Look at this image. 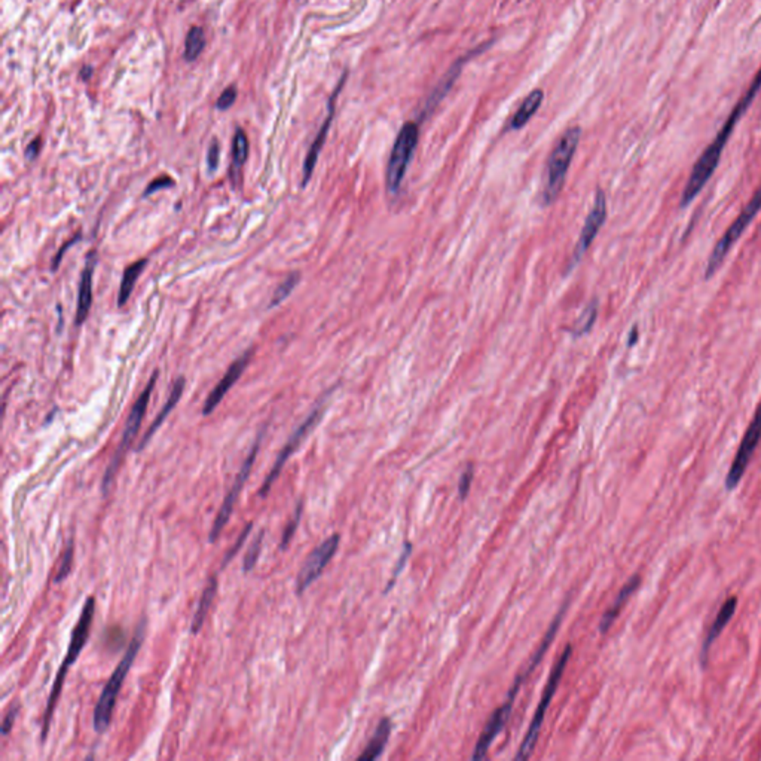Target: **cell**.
Returning <instances> with one entry per match:
<instances>
[{
  "instance_id": "38",
  "label": "cell",
  "mask_w": 761,
  "mask_h": 761,
  "mask_svg": "<svg viewBox=\"0 0 761 761\" xmlns=\"http://www.w3.org/2000/svg\"><path fill=\"white\" fill-rule=\"evenodd\" d=\"M219 159H220V146H219L217 140H215L213 143H211V146H210L208 153H207V166H208L210 171L217 170Z\"/></svg>"
},
{
  "instance_id": "34",
  "label": "cell",
  "mask_w": 761,
  "mask_h": 761,
  "mask_svg": "<svg viewBox=\"0 0 761 761\" xmlns=\"http://www.w3.org/2000/svg\"><path fill=\"white\" fill-rule=\"evenodd\" d=\"M473 466H468L466 468L464 473H462L461 479H459V484H458V493H459V498L461 500H466V497L470 493V486H471V482H473Z\"/></svg>"
},
{
  "instance_id": "16",
  "label": "cell",
  "mask_w": 761,
  "mask_h": 761,
  "mask_svg": "<svg viewBox=\"0 0 761 761\" xmlns=\"http://www.w3.org/2000/svg\"><path fill=\"white\" fill-rule=\"evenodd\" d=\"M485 46H477V50L473 51V52H468L466 57H461V59H458L454 66L451 67V69L446 72V75L443 76V79L439 82V85L436 86V90L431 92V95L428 97L426 106H424L422 109V113L419 117V121H424V118H427L428 115L433 112V109H436V106L445 99V95L449 92V90L454 86L457 78L459 76L461 70H462V66H464L468 59H471V57H475L476 54H479L480 51H484Z\"/></svg>"
},
{
  "instance_id": "3",
  "label": "cell",
  "mask_w": 761,
  "mask_h": 761,
  "mask_svg": "<svg viewBox=\"0 0 761 761\" xmlns=\"http://www.w3.org/2000/svg\"><path fill=\"white\" fill-rule=\"evenodd\" d=\"M94 613H95V598H94V596H88V598H86V601H85V604H83V609L81 611L79 620H78V623H76L75 629H73L72 640H70V644H69V649H67L66 658L61 663L59 672H57V677H55V681H54L51 695H50V698H48L45 715H43V726H42V742L46 740L48 733H50V724H51V720H52V714H54V709L57 706V702H59V699L61 696L63 684H64L67 672H69L72 664L76 660H78L81 651L83 650V647L86 645V641H88V638H90V631H91V624H92V619H94Z\"/></svg>"
},
{
  "instance_id": "26",
  "label": "cell",
  "mask_w": 761,
  "mask_h": 761,
  "mask_svg": "<svg viewBox=\"0 0 761 761\" xmlns=\"http://www.w3.org/2000/svg\"><path fill=\"white\" fill-rule=\"evenodd\" d=\"M596 317H598V302L592 301L584 308L583 313L579 315V319L575 320V323L568 330H570V333L574 336V338H582V336L587 335L592 330V327L596 322Z\"/></svg>"
},
{
  "instance_id": "2",
  "label": "cell",
  "mask_w": 761,
  "mask_h": 761,
  "mask_svg": "<svg viewBox=\"0 0 761 761\" xmlns=\"http://www.w3.org/2000/svg\"><path fill=\"white\" fill-rule=\"evenodd\" d=\"M146 619H141L136 632H134V637L128 645L127 651H125L123 658L121 659V662L118 663L117 669L113 671L110 680L108 681V684H106L101 695H100V699L97 702V705H95L94 708V730L97 731V733H103V731H106L109 729L110 726V721H112V717H113V709H115V705H117V699H118V695L119 691L123 686V681L125 678H127L128 672L132 666L134 660H136L137 654H139V650L141 649L143 645V641H144V635H146Z\"/></svg>"
},
{
  "instance_id": "28",
  "label": "cell",
  "mask_w": 761,
  "mask_h": 761,
  "mask_svg": "<svg viewBox=\"0 0 761 761\" xmlns=\"http://www.w3.org/2000/svg\"><path fill=\"white\" fill-rule=\"evenodd\" d=\"M301 281V274L299 273H292L288 277L284 278V281L277 287V290L274 292L271 301H269V308H274V306H278L283 301H286L288 296H290V293L293 292V288L299 284Z\"/></svg>"
},
{
  "instance_id": "36",
  "label": "cell",
  "mask_w": 761,
  "mask_h": 761,
  "mask_svg": "<svg viewBox=\"0 0 761 761\" xmlns=\"http://www.w3.org/2000/svg\"><path fill=\"white\" fill-rule=\"evenodd\" d=\"M235 100H237L235 86H229V88H226L220 94V97L217 99V103H216V108L219 110H226L235 103Z\"/></svg>"
},
{
  "instance_id": "17",
  "label": "cell",
  "mask_w": 761,
  "mask_h": 761,
  "mask_svg": "<svg viewBox=\"0 0 761 761\" xmlns=\"http://www.w3.org/2000/svg\"><path fill=\"white\" fill-rule=\"evenodd\" d=\"M95 262H97V255L95 252H90L86 256L85 268L81 277L79 284V296H78V311H76V324H82L92 305V275L95 269Z\"/></svg>"
},
{
  "instance_id": "25",
  "label": "cell",
  "mask_w": 761,
  "mask_h": 761,
  "mask_svg": "<svg viewBox=\"0 0 761 761\" xmlns=\"http://www.w3.org/2000/svg\"><path fill=\"white\" fill-rule=\"evenodd\" d=\"M247 158H248V140L246 132L241 128H238L235 131L234 143H233V167H230V175H233L234 179L239 175V171L243 168Z\"/></svg>"
},
{
  "instance_id": "29",
  "label": "cell",
  "mask_w": 761,
  "mask_h": 761,
  "mask_svg": "<svg viewBox=\"0 0 761 761\" xmlns=\"http://www.w3.org/2000/svg\"><path fill=\"white\" fill-rule=\"evenodd\" d=\"M264 537H265V531L262 529L261 533H259L255 538L253 542L250 543V547L248 551L244 556V561H243V570L244 573H250L255 568L257 560H259V555H261V548H262V543H264Z\"/></svg>"
},
{
  "instance_id": "33",
  "label": "cell",
  "mask_w": 761,
  "mask_h": 761,
  "mask_svg": "<svg viewBox=\"0 0 761 761\" xmlns=\"http://www.w3.org/2000/svg\"><path fill=\"white\" fill-rule=\"evenodd\" d=\"M411 553H412V544L406 543V546H404V547H403V552H402V555H400V557H399V561H397L396 566H394V570H393V575H391V579H390V582H388L387 587H385V592H388V591H391V587L394 586V583H396V580H397V577H399V574H400V573H402V570H403V566H404V565H406V562H408V557L411 556Z\"/></svg>"
},
{
  "instance_id": "37",
  "label": "cell",
  "mask_w": 761,
  "mask_h": 761,
  "mask_svg": "<svg viewBox=\"0 0 761 761\" xmlns=\"http://www.w3.org/2000/svg\"><path fill=\"white\" fill-rule=\"evenodd\" d=\"M79 239H81V234H76V235H75V237H73L72 239H69V241H66V243H64V244L61 246V248L59 250V252H57V253H55V256H54V261H52V264H51V269H52V271H54V273L57 271V269H59V266H60V264H61V261H63V256H64V253H66V252H67V250H69V248H70L72 246H75V243H78V241H79Z\"/></svg>"
},
{
  "instance_id": "42",
  "label": "cell",
  "mask_w": 761,
  "mask_h": 761,
  "mask_svg": "<svg viewBox=\"0 0 761 761\" xmlns=\"http://www.w3.org/2000/svg\"><path fill=\"white\" fill-rule=\"evenodd\" d=\"M637 341H638V329H637V326H635L633 329H632V332L629 333V342H628V345L632 346V345L637 344Z\"/></svg>"
},
{
  "instance_id": "19",
  "label": "cell",
  "mask_w": 761,
  "mask_h": 761,
  "mask_svg": "<svg viewBox=\"0 0 761 761\" xmlns=\"http://www.w3.org/2000/svg\"><path fill=\"white\" fill-rule=\"evenodd\" d=\"M640 583H641L640 575H635V577H632V579H631L628 583H626V584L622 587V591L619 592L617 598L614 600L613 605H611L610 609L606 610V613L602 615L601 623H600V632H601V633L609 632V629L611 628V624L614 623L615 619H617L619 613L622 611L623 605L626 604V601H628V600L631 598V595L638 589Z\"/></svg>"
},
{
  "instance_id": "8",
  "label": "cell",
  "mask_w": 761,
  "mask_h": 761,
  "mask_svg": "<svg viewBox=\"0 0 761 761\" xmlns=\"http://www.w3.org/2000/svg\"><path fill=\"white\" fill-rule=\"evenodd\" d=\"M760 210H761V185L755 190L753 198L749 199L748 204L744 207V210L740 211V215L735 219L733 224L729 226V229L718 239L714 250L711 252L706 269H705V278H711L718 271V268L721 266L722 262H724V259L731 250V247L735 246L736 241L742 237V234L745 233V229L748 228L751 221H753V219L758 215Z\"/></svg>"
},
{
  "instance_id": "18",
  "label": "cell",
  "mask_w": 761,
  "mask_h": 761,
  "mask_svg": "<svg viewBox=\"0 0 761 761\" xmlns=\"http://www.w3.org/2000/svg\"><path fill=\"white\" fill-rule=\"evenodd\" d=\"M183 390H185V378H181V377H180V378L175 382V385H172V388H171V391H170V396H168V399H167V403L164 404L162 409H161V412L158 413V417L155 418V421H153V422L150 424V427L148 428V431L144 433V436H143L141 442L139 443V446H137V452H140L143 448H146V445L150 442V439L153 437V435H155V433L159 430V427L162 426L164 421L167 419V417L170 415L171 411L176 408V404L179 403V400H180V397H181V394H183Z\"/></svg>"
},
{
  "instance_id": "14",
  "label": "cell",
  "mask_w": 761,
  "mask_h": 761,
  "mask_svg": "<svg viewBox=\"0 0 761 761\" xmlns=\"http://www.w3.org/2000/svg\"><path fill=\"white\" fill-rule=\"evenodd\" d=\"M253 357V348H248L246 350L244 354H241L239 357L229 366V369L226 370V373L224 375V378L220 379V382L216 385V387L213 388V391H211L208 394V397L206 399V403L204 406H202V413L204 415H210L211 412H215V409L219 406L220 402L224 400V397L226 396V393L234 387V384L241 378V375H243V372L246 370V368L248 366L250 360H252Z\"/></svg>"
},
{
  "instance_id": "27",
  "label": "cell",
  "mask_w": 761,
  "mask_h": 761,
  "mask_svg": "<svg viewBox=\"0 0 761 761\" xmlns=\"http://www.w3.org/2000/svg\"><path fill=\"white\" fill-rule=\"evenodd\" d=\"M206 48V33L201 27L195 26L188 32L185 42V59L186 61H195Z\"/></svg>"
},
{
  "instance_id": "24",
  "label": "cell",
  "mask_w": 761,
  "mask_h": 761,
  "mask_svg": "<svg viewBox=\"0 0 761 761\" xmlns=\"http://www.w3.org/2000/svg\"><path fill=\"white\" fill-rule=\"evenodd\" d=\"M146 265H148L146 259H140V261L131 264L130 266H127V269H125L121 287H119V293H118V306H123L128 302L130 296L134 290V286H136L139 277L144 271V266Z\"/></svg>"
},
{
  "instance_id": "21",
  "label": "cell",
  "mask_w": 761,
  "mask_h": 761,
  "mask_svg": "<svg viewBox=\"0 0 761 761\" xmlns=\"http://www.w3.org/2000/svg\"><path fill=\"white\" fill-rule=\"evenodd\" d=\"M217 584H219L217 583V575H213L210 579V582L207 583L206 589L202 591L201 600H199L198 606H197V611H195L194 619H192V623H190V632L194 635H197L199 632V629L202 628V624H204L207 614H208L211 605H213V601L216 598Z\"/></svg>"
},
{
  "instance_id": "5",
  "label": "cell",
  "mask_w": 761,
  "mask_h": 761,
  "mask_svg": "<svg viewBox=\"0 0 761 761\" xmlns=\"http://www.w3.org/2000/svg\"><path fill=\"white\" fill-rule=\"evenodd\" d=\"M157 379H158V370L153 372L150 381L148 382V385L144 387L143 393L139 396L137 402L134 403V406L131 408L128 419H127V422H125V428H123V433H122V439L119 442V446H118L117 452H115L110 464L108 466V468H106V471H104L103 482H101L103 494H106L109 491L115 476H117V473H118L119 466H121V462H122L125 454H127V451L131 446L132 440L136 439V436H137L139 428H140L143 418H144V413H146V409H148L150 394H152L153 387H155V384H157Z\"/></svg>"
},
{
  "instance_id": "4",
  "label": "cell",
  "mask_w": 761,
  "mask_h": 761,
  "mask_svg": "<svg viewBox=\"0 0 761 761\" xmlns=\"http://www.w3.org/2000/svg\"><path fill=\"white\" fill-rule=\"evenodd\" d=\"M582 130L579 127H573L566 130L564 136L556 143L553 148L551 157L547 161V176H546V186L543 190V201L544 206H551L556 201L557 195L564 188V183L566 179V172L570 170L571 161L574 158V153L577 150V146L580 143Z\"/></svg>"
},
{
  "instance_id": "22",
  "label": "cell",
  "mask_w": 761,
  "mask_h": 761,
  "mask_svg": "<svg viewBox=\"0 0 761 761\" xmlns=\"http://www.w3.org/2000/svg\"><path fill=\"white\" fill-rule=\"evenodd\" d=\"M391 729H393L391 720L390 718H382L381 722L378 724V727H377V730H375V733H373L370 742L368 744V747H366V749L360 754L359 760L372 761L375 758H378L382 754L385 745L388 744Z\"/></svg>"
},
{
  "instance_id": "15",
  "label": "cell",
  "mask_w": 761,
  "mask_h": 761,
  "mask_svg": "<svg viewBox=\"0 0 761 761\" xmlns=\"http://www.w3.org/2000/svg\"><path fill=\"white\" fill-rule=\"evenodd\" d=\"M346 79V73H344V76L341 78V81L338 82V86H336V90L333 91L332 97L329 100V115H327L322 128L319 131V134H317V137L314 139L313 144L310 150H308L306 153V158H305V162H304V175H302V188H305L308 185V181L311 180L313 177V172H314V168L317 166V161H319V155L320 152L324 146V141H326V137H327V132H329V128L332 125V121H333V115H335V101L336 99H338V94L341 92L342 86H344V82Z\"/></svg>"
},
{
  "instance_id": "9",
  "label": "cell",
  "mask_w": 761,
  "mask_h": 761,
  "mask_svg": "<svg viewBox=\"0 0 761 761\" xmlns=\"http://www.w3.org/2000/svg\"><path fill=\"white\" fill-rule=\"evenodd\" d=\"M261 439H262V436H259V437L256 439V442L253 443L252 451H250V454L247 455V458H246V461H244V464L241 466V468H239V471H238V475H237V477H235V480H234V484H233V488L229 489L228 495L225 497L224 503H221V506H220V510H219V513H217V516H216V519H215L213 526H211V529H210V537H208V538H210V543H215V542L217 540L219 535H220V533L224 531V528H225L226 524L229 522L230 516H233V512H234V507H235L237 500H238V497H239V494H241V491H243L247 479L250 477V473H252V468H253V464H255V461H256L259 448H261Z\"/></svg>"
},
{
  "instance_id": "20",
  "label": "cell",
  "mask_w": 761,
  "mask_h": 761,
  "mask_svg": "<svg viewBox=\"0 0 761 761\" xmlns=\"http://www.w3.org/2000/svg\"><path fill=\"white\" fill-rule=\"evenodd\" d=\"M544 100V92L542 90H534L529 92L525 100L522 101L521 108H519L516 110V113L513 115L512 121H510V130H521L524 128L525 125L529 122V119H531L534 115L537 113V110L540 109V106Z\"/></svg>"
},
{
  "instance_id": "35",
  "label": "cell",
  "mask_w": 761,
  "mask_h": 761,
  "mask_svg": "<svg viewBox=\"0 0 761 761\" xmlns=\"http://www.w3.org/2000/svg\"><path fill=\"white\" fill-rule=\"evenodd\" d=\"M172 185H175V181H172V179H170L168 176H161L155 180H152L146 190H144V197H149L152 194H155V192L161 190V189H167V188H172Z\"/></svg>"
},
{
  "instance_id": "11",
  "label": "cell",
  "mask_w": 761,
  "mask_h": 761,
  "mask_svg": "<svg viewBox=\"0 0 761 761\" xmlns=\"http://www.w3.org/2000/svg\"><path fill=\"white\" fill-rule=\"evenodd\" d=\"M339 542H341L339 534H333L327 538V540H324L320 546H317L310 553V556L306 557V561L302 565L296 579L297 595H302L308 587H310L323 574L324 568L332 561V557L335 556L336 551H338Z\"/></svg>"
},
{
  "instance_id": "12",
  "label": "cell",
  "mask_w": 761,
  "mask_h": 761,
  "mask_svg": "<svg viewBox=\"0 0 761 761\" xmlns=\"http://www.w3.org/2000/svg\"><path fill=\"white\" fill-rule=\"evenodd\" d=\"M761 439V400L757 406V411L754 413L753 421L749 422L748 430L745 433L744 439L740 442V446L736 452V457L731 462V467L729 470V475L726 477V486L729 489H735L740 482L742 476H744L745 470L749 464L751 458H753L754 452L758 446Z\"/></svg>"
},
{
  "instance_id": "10",
  "label": "cell",
  "mask_w": 761,
  "mask_h": 761,
  "mask_svg": "<svg viewBox=\"0 0 761 761\" xmlns=\"http://www.w3.org/2000/svg\"><path fill=\"white\" fill-rule=\"evenodd\" d=\"M323 413H324V403H320L319 406H317V408L310 413V415L306 417V419L301 424V426L293 431V435H292L290 437H288V440H287V443L284 445V448L281 449L280 454H278V457H277V459H275V462H274V466H273L271 471H269L268 476L265 477L264 484H262V486H261V491H259V495H261V497H266V495H268L269 489H271V486H273L274 482L277 480V477L280 476L281 470H283V467H284L286 462L288 461V458H290V457L295 454V451H296L297 448H299V445L302 443V440H304L308 435H310V431L317 426V422H319V421L322 419Z\"/></svg>"
},
{
  "instance_id": "40",
  "label": "cell",
  "mask_w": 761,
  "mask_h": 761,
  "mask_svg": "<svg viewBox=\"0 0 761 761\" xmlns=\"http://www.w3.org/2000/svg\"><path fill=\"white\" fill-rule=\"evenodd\" d=\"M41 146H42L41 139H34L30 144H28L27 149H26V158H27V159H30V161L34 159L37 155H39Z\"/></svg>"
},
{
  "instance_id": "30",
  "label": "cell",
  "mask_w": 761,
  "mask_h": 761,
  "mask_svg": "<svg viewBox=\"0 0 761 761\" xmlns=\"http://www.w3.org/2000/svg\"><path fill=\"white\" fill-rule=\"evenodd\" d=\"M73 555H75V543H73V540H70L69 544H67V547H66L64 553H63L61 564H60V568H59V573H57L55 579H54V583H61L63 580L67 579V577H69V574L72 571V565H73Z\"/></svg>"
},
{
  "instance_id": "23",
  "label": "cell",
  "mask_w": 761,
  "mask_h": 761,
  "mask_svg": "<svg viewBox=\"0 0 761 761\" xmlns=\"http://www.w3.org/2000/svg\"><path fill=\"white\" fill-rule=\"evenodd\" d=\"M736 606H738V598H735V596H731V598H729L724 604H722V606L720 609L718 614H717V619L714 620V623H712L711 629L706 635V640H705V644H703V656H706V653L709 650V647L712 645V642H714L718 635L722 632V629L726 628V624L730 622V619L733 617V614L736 611Z\"/></svg>"
},
{
  "instance_id": "13",
  "label": "cell",
  "mask_w": 761,
  "mask_h": 761,
  "mask_svg": "<svg viewBox=\"0 0 761 761\" xmlns=\"http://www.w3.org/2000/svg\"><path fill=\"white\" fill-rule=\"evenodd\" d=\"M605 219H606V198L602 190H598L596 192L593 207L591 210V213L587 215L584 225L582 228L580 237L577 239V244L571 256V262L568 265V271H573V269L580 264L584 253L589 250L593 239L596 238V235H598L600 229L604 226Z\"/></svg>"
},
{
  "instance_id": "41",
  "label": "cell",
  "mask_w": 761,
  "mask_h": 761,
  "mask_svg": "<svg viewBox=\"0 0 761 761\" xmlns=\"http://www.w3.org/2000/svg\"><path fill=\"white\" fill-rule=\"evenodd\" d=\"M91 76H92V67H91V66H85V67H82V69H81V78H82L83 81H88V79L91 78Z\"/></svg>"
},
{
  "instance_id": "31",
  "label": "cell",
  "mask_w": 761,
  "mask_h": 761,
  "mask_svg": "<svg viewBox=\"0 0 761 761\" xmlns=\"http://www.w3.org/2000/svg\"><path fill=\"white\" fill-rule=\"evenodd\" d=\"M302 508H304V503L301 501L299 504H297L296 510H295V515L293 517L288 521V524L286 525V529L283 533V537H281V543H280V548L281 551H284V548L288 546V543H290V540L293 538L295 533L297 526H299V522H301V517H302Z\"/></svg>"
},
{
  "instance_id": "39",
  "label": "cell",
  "mask_w": 761,
  "mask_h": 761,
  "mask_svg": "<svg viewBox=\"0 0 761 761\" xmlns=\"http://www.w3.org/2000/svg\"><path fill=\"white\" fill-rule=\"evenodd\" d=\"M18 711H20V705H15L11 711L8 712L5 720H3V724H2V735L3 736H8L9 731L12 730L14 724H15V720L18 717Z\"/></svg>"
},
{
  "instance_id": "6",
  "label": "cell",
  "mask_w": 761,
  "mask_h": 761,
  "mask_svg": "<svg viewBox=\"0 0 761 761\" xmlns=\"http://www.w3.org/2000/svg\"><path fill=\"white\" fill-rule=\"evenodd\" d=\"M419 140V127L417 122H406L399 131L396 141L391 150V155L387 166V175H385V183L391 194H396L400 189L402 181L406 175L409 162L415 153Z\"/></svg>"
},
{
  "instance_id": "7",
  "label": "cell",
  "mask_w": 761,
  "mask_h": 761,
  "mask_svg": "<svg viewBox=\"0 0 761 761\" xmlns=\"http://www.w3.org/2000/svg\"><path fill=\"white\" fill-rule=\"evenodd\" d=\"M570 658H571V645H566L564 653L561 654L560 660H557V663L553 666L552 672H551V677H548V681H547V686L543 691V696L540 699V703H538V708L535 711V715L531 721V724H529L528 727V731L526 735L522 740L521 744V748H519L517 754L515 755L516 760H525L528 758L529 755L533 754V749L537 744L538 740V735H540V730H542V724L544 721V715H546V711L548 708V705H551V702L555 696L556 693V689L557 686H560L561 682V678H562V673L566 668L568 662H570Z\"/></svg>"
},
{
  "instance_id": "32",
  "label": "cell",
  "mask_w": 761,
  "mask_h": 761,
  "mask_svg": "<svg viewBox=\"0 0 761 761\" xmlns=\"http://www.w3.org/2000/svg\"><path fill=\"white\" fill-rule=\"evenodd\" d=\"M252 529H253V524H252V522H250V524H247V525H246V528H244V531H243V533H241V535H239V538H238V540H237V542H235V543L233 544V547H230V548H229V551H228V553L225 555V557H224V562H221V570H224V568H225V566H228V565L230 564V561H233V560H234V556L237 555V552L239 551V548H241V546H243V544H244V542L247 540V537H248V534H250V533H252Z\"/></svg>"
},
{
  "instance_id": "1",
  "label": "cell",
  "mask_w": 761,
  "mask_h": 761,
  "mask_svg": "<svg viewBox=\"0 0 761 761\" xmlns=\"http://www.w3.org/2000/svg\"><path fill=\"white\" fill-rule=\"evenodd\" d=\"M760 90H761V67H760V70H758L757 76L754 78L753 83L749 85L748 91L745 92L744 97L740 99V101L735 106L733 112L730 113V117L727 118L724 125H722L721 130L718 131L717 137L712 140V143L706 148V150L702 153L700 158L695 164V167H693V170L690 172V177L687 180V185L682 190V197H681V207L682 208L687 207L689 204H691L693 201H695V198L699 195V192L703 188H705V185L709 181L712 175H714V171L717 170L718 162L721 159L722 150H724L726 144H727V141L731 136V132H733L738 122L740 121L742 117H744V113L748 110L751 103L754 101L755 95Z\"/></svg>"
}]
</instances>
